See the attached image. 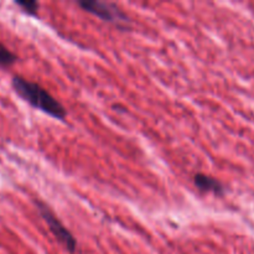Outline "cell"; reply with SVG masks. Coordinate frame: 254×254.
Here are the masks:
<instances>
[{
	"label": "cell",
	"instance_id": "cell-1",
	"mask_svg": "<svg viewBox=\"0 0 254 254\" xmlns=\"http://www.w3.org/2000/svg\"><path fill=\"white\" fill-rule=\"evenodd\" d=\"M11 86L14 91L34 108L59 121H64L66 118L67 113L64 107L40 84L27 81L20 76H15L11 79Z\"/></svg>",
	"mask_w": 254,
	"mask_h": 254
},
{
	"label": "cell",
	"instance_id": "cell-2",
	"mask_svg": "<svg viewBox=\"0 0 254 254\" xmlns=\"http://www.w3.org/2000/svg\"><path fill=\"white\" fill-rule=\"evenodd\" d=\"M78 5L84 11L89 12L104 21L111 22L116 26H128V16L117 5L106 1H98V0H82V1H78Z\"/></svg>",
	"mask_w": 254,
	"mask_h": 254
},
{
	"label": "cell",
	"instance_id": "cell-3",
	"mask_svg": "<svg viewBox=\"0 0 254 254\" xmlns=\"http://www.w3.org/2000/svg\"><path fill=\"white\" fill-rule=\"evenodd\" d=\"M36 206L39 208L40 213H41L42 218L45 220V222L49 226L50 231H51L52 235L56 237V240L66 248L68 252L74 253L77 248V242L74 240V237L72 236V233L64 227L61 223V221L55 216V213L50 210V207L47 205H45L41 201H36Z\"/></svg>",
	"mask_w": 254,
	"mask_h": 254
},
{
	"label": "cell",
	"instance_id": "cell-4",
	"mask_svg": "<svg viewBox=\"0 0 254 254\" xmlns=\"http://www.w3.org/2000/svg\"><path fill=\"white\" fill-rule=\"evenodd\" d=\"M193 184L198 190L203 192H212L216 195H223L225 192V188L217 179H213L205 174H196L193 176Z\"/></svg>",
	"mask_w": 254,
	"mask_h": 254
},
{
	"label": "cell",
	"instance_id": "cell-5",
	"mask_svg": "<svg viewBox=\"0 0 254 254\" xmlns=\"http://www.w3.org/2000/svg\"><path fill=\"white\" fill-rule=\"evenodd\" d=\"M17 61L16 55L12 54L7 47H5L4 45L0 42V66H11L12 64Z\"/></svg>",
	"mask_w": 254,
	"mask_h": 254
},
{
	"label": "cell",
	"instance_id": "cell-6",
	"mask_svg": "<svg viewBox=\"0 0 254 254\" xmlns=\"http://www.w3.org/2000/svg\"><path fill=\"white\" fill-rule=\"evenodd\" d=\"M16 5H19L22 9V11L26 12L27 15H37L40 4L35 0H17Z\"/></svg>",
	"mask_w": 254,
	"mask_h": 254
}]
</instances>
